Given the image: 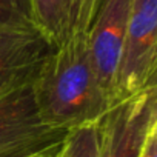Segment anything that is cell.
<instances>
[{"instance_id":"1","label":"cell","mask_w":157,"mask_h":157,"mask_svg":"<svg viewBox=\"0 0 157 157\" xmlns=\"http://www.w3.org/2000/svg\"><path fill=\"white\" fill-rule=\"evenodd\" d=\"M88 29H74L42 62L31 83L40 120L56 129L69 131L97 122L111 102L96 77Z\"/></svg>"},{"instance_id":"2","label":"cell","mask_w":157,"mask_h":157,"mask_svg":"<svg viewBox=\"0 0 157 157\" xmlns=\"http://www.w3.org/2000/svg\"><path fill=\"white\" fill-rule=\"evenodd\" d=\"M157 85V0H131L114 105Z\"/></svg>"},{"instance_id":"3","label":"cell","mask_w":157,"mask_h":157,"mask_svg":"<svg viewBox=\"0 0 157 157\" xmlns=\"http://www.w3.org/2000/svg\"><path fill=\"white\" fill-rule=\"evenodd\" d=\"M66 132L40 120L31 83L0 94V157H29L59 145Z\"/></svg>"},{"instance_id":"4","label":"cell","mask_w":157,"mask_h":157,"mask_svg":"<svg viewBox=\"0 0 157 157\" xmlns=\"http://www.w3.org/2000/svg\"><path fill=\"white\" fill-rule=\"evenodd\" d=\"M131 0H102L90 26L91 62L102 91L114 105L116 77L125 42Z\"/></svg>"},{"instance_id":"5","label":"cell","mask_w":157,"mask_h":157,"mask_svg":"<svg viewBox=\"0 0 157 157\" xmlns=\"http://www.w3.org/2000/svg\"><path fill=\"white\" fill-rule=\"evenodd\" d=\"M151 122L148 91L117 102L97 120V157H139Z\"/></svg>"},{"instance_id":"6","label":"cell","mask_w":157,"mask_h":157,"mask_svg":"<svg viewBox=\"0 0 157 157\" xmlns=\"http://www.w3.org/2000/svg\"><path fill=\"white\" fill-rule=\"evenodd\" d=\"M52 48L36 28L0 29V94L33 83Z\"/></svg>"},{"instance_id":"7","label":"cell","mask_w":157,"mask_h":157,"mask_svg":"<svg viewBox=\"0 0 157 157\" xmlns=\"http://www.w3.org/2000/svg\"><path fill=\"white\" fill-rule=\"evenodd\" d=\"M34 28L52 45L66 40L75 28L80 0H28Z\"/></svg>"},{"instance_id":"8","label":"cell","mask_w":157,"mask_h":157,"mask_svg":"<svg viewBox=\"0 0 157 157\" xmlns=\"http://www.w3.org/2000/svg\"><path fill=\"white\" fill-rule=\"evenodd\" d=\"M97 122L69 129L60 143L57 157H97Z\"/></svg>"},{"instance_id":"9","label":"cell","mask_w":157,"mask_h":157,"mask_svg":"<svg viewBox=\"0 0 157 157\" xmlns=\"http://www.w3.org/2000/svg\"><path fill=\"white\" fill-rule=\"evenodd\" d=\"M34 28L28 0H0V29Z\"/></svg>"},{"instance_id":"10","label":"cell","mask_w":157,"mask_h":157,"mask_svg":"<svg viewBox=\"0 0 157 157\" xmlns=\"http://www.w3.org/2000/svg\"><path fill=\"white\" fill-rule=\"evenodd\" d=\"M100 3H102V0H80L77 23L74 29H88L99 11Z\"/></svg>"},{"instance_id":"11","label":"cell","mask_w":157,"mask_h":157,"mask_svg":"<svg viewBox=\"0 0 157 157\" xmlns=\"http://www.w3.org/2000/svg\"><path fill=\"white\" fill-rule=\"evenodd\" d=\"M139 157H157V119H152L145 134Z\"/></svg>"},{"instance_id":"12","label":"cell","mask_w":157,"mask_h":157,"mask_svg":"<svg viewBox=\"0 0 157 157\" xmlns=\"http://www.w3.org/2000/svg\"><path fill=\"white\" fill-rule=\"evenodd\" d=\"M149 100H151V109H152V119H157V85L151 90H148Z\"/></svg>"},{"instance_id":"13","label":"cell","mask_w":157,"mask_h":157,"mask_svg":"<svg viewBox=\"0 0 157 157\" xmlns=\"http://www.w3.org/2000/svg\"><path fill=\"white\" fill-rule=\"evenodd\" d=\"M60 143H62V142H60ZM60 143L56 145V146H51V148H48V149H45V151H40V152H37V154H33V155H29V157H57Z\"/></svg>"}]
</instances>
